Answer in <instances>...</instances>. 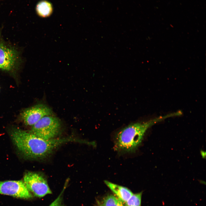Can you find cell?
<instances>
[{"mask_svg": "<svg viewBox=\"0 0 206 206\" xmlns=\"http://www.w3.org/2000/svg\"><path fill=\"white\" fill-rule=\"evenodd\" d=\"M171 116V114H170L146 122H138L128 125L117 134L115 140L116 147L118 150L127 152L135 150L141 143L145 133L149 128Z\"/></svg>", "mask_w": 206, "mask_h": 206, "instance_id": "6da1fadb", "label": "cell"}, {"mask_svg": "<svg viewBox=\"0 0 206 206\" xmlns=\"http://www.w3.org/2000/svg\"><path fill=\"white\" fill-rule=\"evenodd\" d=\"M60 126V120L57 117L47 116L33 125L30 132L43 138L52 139L54 138L58 134Z\"/></svg>", "mask_w": 206, "mask_h": 206, "instance_id": "7a4b0ae2", "label": "cell"}, {"mask_svg": "<svg viewBox=\"0 0 206 206\" xmlns=\"http://www.w3.org/2000/svg\"><path fill=\"white\" fill-rule=\"evenodd\" d=\"M23 182L28 190L37 197H42L52 193L46 179L39 174L26 173Z\"/></svg>", "mask_w": 206, "mask_h": 206, "instance_id": "3957f363", "label": "cell"}, {"mask_svg": "<svg viewBox=\"0 0 206 206\" xmlns=\"http://www.w3.org/2000/svg\"><path fill=\"white\" fill-rule=\"evenodd\" d=\"M0 194L26 199L32 197L23 182L21 181H0Z\"/></svg>", "mask_w": 206, "mask_h": 206, "instance_id": "277c9868", "label": "cell"}, {"mask_svg": "<svg viewBox=\"0 0 206 206\" xmlns=\"http://www.w3.org/2000/svg\"><path fill=\"white\" fill-rule=\"evenodd\" d=\"M51 109L43 104H38L24 110L21 115V119L25 124L33 126L43 117L50 115Z\"/></svg>", "mask_w": 206, "mask_h": 206, "instance_id": "5b68a950", "label": "cell"}, {"mask_svg": "<svg viewBox=\"0 0 206 206\" xmlns=\"http://www.w3.org/2000/svg\"><path fill=\"white\" fill-rule=\"evenodd\" d=\"M18 56L16 51L13 49L0 44V67L1 68L10 70L16 66Z\"/></svg>", "mask_w": 206, "mask_h": 206, "instance_id": "8992f818", "label": "cell"}, {"mask_svg": "<svg viewBox=\"0 0 206 206\" xmlns=\"http://www.w3.org/2000/svg\"><path fill=\"white\" fill-rule=\"evenodd\" d=\"M104 183L108 187L122 202L126 203L133 194L126 187L105 181Z\"/></svg>", "mask_w": 206, "mask_h": 206, "instance_id": "52a82bcc", "label": "cell"}, {"mask_svg": "<svg viewBox=\"0 0 206 206\" xmlns=\"http://www.w3.org/2000/svg\"><path fill=\"white\" fill-rule=\"evenodd\" d=\"M53 7L51 4L45 0L39 2L36 7L37 14L40 17H46L50 16L53 11Z\"/></svg>", "mask_w": 206, "mask_h": 206, "instance_id": "ba28073f", "label": "cell"}, {"mask_svg": "<svg viewBox=\"0 0 206 206\" xmlns=\"http://www.w3.org/2000/svg\"><path fill=\"white\" fill-rule=\"evenodd\" d=\"M123 203L118 197L110 195L103 199L100 206H125Z\"/></svg>", "mask_w": 206, "mask_h": 206, "instance_id": "9c48e42d", "label": "cell"}, {"mask_svg": "<svg viewBox=\"0 0 206 206\" xmlns=\"http://www.w3.org/2000/svg\"><path fill=\"white\" fill-rule=\"evenodd\" d=\"M142 193L133 194L126 202V206H141Z\"/></svg>", "mask_w": 206, "mask_h": 206, "instance_id": "30bf717a", "label": "cell"}, {"mask_svg": "<svg viewBox=\"0 0 206 206\" xmlns=\"http://www.w3.org/2000/svg\"><path fill=\"white\" fill-rule=\"evenodd\" d=\"M62 193L49 206H61V196Z\"/></svg>", "mask_w": 206, "mask_h": 206, "instance_id": "8fae6325", "label": "cell"}, {"mask_svg": "<svg viewBox=\"0 0 206 206\" xmlns=\"http://www.w3.org/2000/svg\"><path fill=\"white\" fill-rule=\"evenodd\" d=\"M2 0H0V1H2Z\"/></svg>", "mask_w": 206, "mask_h": 206, "instance_id": "7c38bea8", "label": "cell"}, {"mask_svg": "<svg viewBox=\"0 0 206 206\" xmlns=\"http://www.w3.org/2000/svg\"><path fill=\"white\" fill-rule=\"evenodd\" d=\"M0 68H1V67H0Z\"/></svg>", "mask_w": 206, "mask_h": 206, "instance_id": "4fadbf2b", "label": "cell"}]
</instances>
